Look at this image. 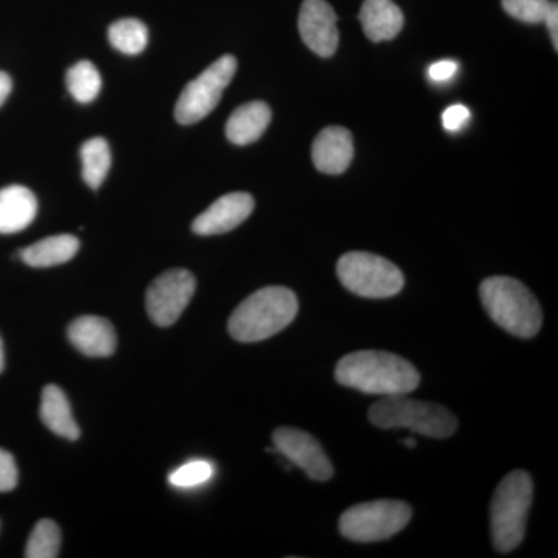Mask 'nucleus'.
Wrapping results in <instances>:
<instances>
[{
	"label": "nucleus",
	"instance_id": "1",
	"mask_svg": "<svg viewBox=\"0 0 558 558\" xmlns=\"http://www.w3.org/2000/svg\"><path fill=\"white\" fill-rule=\"evenodd\" d=\"M336 380L365 395H409L421 384V374L400 355L385 351H357L337 363Z\"/></svg>",
	"mask_w": 558,
	"mask_h": 558
},
{
	"label": "nucleus",
	"instance_id": "2",
	"mask_svg": "<svg viewBox=\"0 0 558 558\" xmlns=\"http://www.w3.org/2000/svg\"><path fill=\"white\" fill-rule=\"evenodd\" d=\"M295 293L281 286L259 289L242 301L229 319V332L242 343H255L277 336L299 314Z\"/></svg>",
	"mask_w": 558,
	"mask_h": 558
},
{
	"label": "nucleus",
	"instance_id": "3",
	"mask_svg": "<svg viewBox=\"0 0 558 558\" xmlns=\"http://www.w3.org/2000/svg\"><path fill=\"white\" fill-rule=\"evenodd\" d=\"M481 301L488 317L512 336L531 339L543 325V312L531 290L519 279L492 277L480 288Z\"/></svg>",
	"mask_w": 558,
	"mask_h": 558
},
{
	"label": "nucleus",
	"instance_id": "4",
	"mask_svg": "<svg viewBox=\"0 0 558 558\" xmlns=\"http://www.w3.org/2000/svg\"><path fill=\"white\" fill-rule=\"evenodd\" d=\"M534 483L523 470L510 472L495 490L490 508L492 539L498 553L519 548L526 534Z\"/></svg>",
	"mask_w": 558,
	"mask_h": 558
},
{
	"label": "nucleus",
	"instance_id": "5",
	"mask_svg": "<svg viewBox=\"0 0 558 558\" xmlns=\"http://www.w3.org/2000/svg\"><path fill=\"white\" fill-rule=\"evenodd\" d=\"M368 417L379 428H407L436 439L449 438L458 429L457 417L446 407L410 399L405 395L380 399L371 407Z\"/></svg>",
	"mask_w": 558,
	"mask_h": 558
},
{
	"label": "nucleus",
	"instance_id": "6",
	"mask_svg": "<svg viewBox=\"0 0 558 558\" xmlns=\"http://www.w3.org/2000/svg\"><path fill=\"white\" fill-rule=\"evenodd\" d=\"M341 284L363 299H389L405 286L402 271L391 260L368 252H349L337 264Z\"/></svg>",
	"mask_w": 558,
	"mask_h": 558
},
{
	"label": "nucleus",
	"instance_id": "7",
	"mask_svg": "<svg viewBox=\"0 0 558 558\" xmlns=\"http://www.w3.org/2000/svg\"><path fill=\"white\" fill-rule=\"evenodd\" d=\"M413 510L398 499L362 502L340 517V534L352 542H384L399 534L410 523Z\"/></svg>",
	"mask_w": 558,
	"mask_h": 558
},
{
	"label": "nucleus",
	"instance_id": "8",
	"mask_svg": "<svg viewBox=\"0 0 558 558\" xmlns=\"http://www.w3.org/2000/svg\"><path fill=\"white\" fill-rule=\"evenodd\" d=\"M236 69V58L226 54L213 62L196 80L186 84L175 105V120L189 126L208 117L219 105L223 90L229 87Z\"/></svg>",
	"mask_w": 558,
	"mask_h": 558
},
{
	"label": "nucleus",
	"instance_id": "9",
	"mask_svg": "<svg viewBox=\"0 0 558 558\" xmlns=\"http://www.w3.org/2000/svg\"><path fill=\"white\" fill-rule=\"evenodd\" d=\"M196 290V278L185 269H172L154 279L146 292V311L160 328L174 325L189 307Z\"/></svg>",
	"mask_w": 558,
	"mask_h": 558
},
{
	"label": "nucleus",
	"instance_id": "10",
	"mask_svg": "<svg viewBox=\"0 0 558 558\" xmlns=\"http://www.w3.org/2000/svg\"><path fill=\"white\" fill-rule=\"evenodd\" d=\"M271 440L278 453L303 470L311 480L325 483L332 478V462L322 444L310 433L299 428L279 427L275 429Z\"/></svg>",
	"mask_w": 558,
	"mask_h": 558
},
{
	"label": "nucleus",
	"instance_id": "11",
	"mask_svg": "<svg viewBox=\"0 0 558 558\" xmlns=\"http://www.w3.org/2000/svg\"><path fill=\"white\" fill-rule=\"evenodd\" d=\"M299 28L304 44L318 57L329 58L339 47L337 14L326 0H304Z\"/></svg>",
	"mask_w": 558,
	"mask_h": 558
},
{
	"label": "nucleus",
	"instance_id": "12",
	"mask_svg": "<svg viewBox=\"0 0 558 558\" xmlns=\"http://www.w3.org/2000/svg\"><path fill=\"white\" fill-rule=\"evenodd\" d=\"M255 209V199L248 193H230L213 202L202 215L194 219V233L199 236L229 233L240 227Z\"/></svg>",
	"mask_w": 558,
	"mask_h": 558
},
{
	"label": "nucleus",
	"instance_id": "13",
	"mask_svg": "<svg viewBox=\"0 0 558 558\" xmlns=\"http://www.w3.org/2000/svg\"><path fill=\"white\" fill-rule=\"evenodd\" d=\"M70 343L87 357H110L117 349V333L108 319L84 315L70 323Z\"/></svg>",
	"mask_w": 558,
	"mask_h": 558
},
{
	"label": "nucleus",
	"instance_id": "14",
	"mask_svg": "<svg viewBox=\"0 0 558 558\" xmlns=\"http://www.w3.org/2000/svg\"><path fill=\"white\" fill-rule=\"evenodd\" d=\"M354 157L351 132L341 126H329L319 132L312 146L315 168L325 174H341L348 170Z\"/></svg>",
	"mask_w": 558,
	"mask_h": 558
},
{
	"label": "nucleus",
	"instance_id": "15",
	"mask_svg": "<svg viewBox=\"0 0 558 558\" xmlns=\"http://www.w3.org/2000/svg\"><path fill=\"white\" fill-rule=\"evenodd\" d=\"M38 215V199L22 185L0 190V234L20 233Z\"/></svg>",
	"mask_w": 558,
	"mask_h": 558
},
{
	"label": "nucleus",
	"instance_id": "16",
	"mask_svg": "<svg viewBox=\"0 0 558 558\" xmlns=\"http://www.w3.org/2000/svg\"><path fill=\"white\" fill-rule=\"evenodd\" d=\"M359 20L373 43L395 39L403 27L402 10L392 0H365Z\"/></svg>",
	"mask_w": 558,
	"mask_h": 558
},
{
	"label": "nucleus",
	"instance_id": "17",
	"mask_svg": "<svg viewBox=\"0 0 558 558\" xmlns=\"http://www.w3.org/2000/svg\"><path fill=\"white\" fill-rule=\"evenodd\" d=\"M271 110L266 102L252 101L242 105L227 121L226 134L234 145L245 146L255 143L269 128Z\"/></svg>",
	"mask_w": 558,
	"mask_h": 558
},
{
	"label": "nucleus",
	"instance_id": "18",
	"mask_svg": "<svg viewBox=\"0 0 558 558\" xmlns=\"http://www.w3.org/2000/svg\"><path fill=\"white\" fill-rule=\"evenodd\" d=\"M39 414L46 427L54 435L69 440L80 438V427L73 417L69 400L57 385H47L44 388Z\"/></svg>",
	"mask_w": 558,
	"mask_h": 558
},
{
	"label": "nucleus",
	"instance_id": "19",
	"mask_svg": "<svg viewBox=\"0 0 558 558\" xmlns=\"http://www.w3.org/2000/svg\"><path fill=\"white\" fill-rule=\"evenodd\" d=\"M80 241L73 234H57L22 248L20 258L35 269L60 266L69 263L78 253Z\"/></svg>",
	"mask_w": 558,
	"mask_h": 558
},
{
	"label": "nucleus",
	"instance_id": "20",
	"mask_svg": "<svg viewBox=\"0 0 558 558\" xmlns=\"http://www.w3.org/2000/svg\"><path fill=\"white\" fill-rule=\"evenodd\" d=\"M83 163V179L92 190H98L105 183L112 163L109 143L105 138L86 140L80 150Z\"/></svg>",
	"mask_w": 558,
	"mask_h": 558
},
{
	"label": "nucleus",
	"instance_id": "21",
	"mask_svg": "<svg viewBox=\"0 0 558 558\" xmlns=\"http://www.w3.org/2000/svg\"><path fill=\"white\" fill-rule=\"evenodd\" d=\"M109 43L124 54H138L148 46V27L142 21L128 17L113 22L109 27Z\"/></svg>",
	"mask_w": 558,
	"mask_h": 558
},
{
	"label": "nucleus",
	"instance_id": "22",
	"mask_svg": "<svg viewBox=\"0 0 558 558\" xmlns=\"http://www.w3.org/2000/svg\"><path fill=\"white\" fill-rule=\"evenodd\" d=\"M70 95L83 105H89L100 95L102 80L98 69L90 61H80L69 69L65 76Z\"/></svg>",
	"mask_w": 558,
	"mask_h": 558
},
{
	"label": "nucleus",
	"instance_id": "23",
	"mask_svg": "<svg viewBox=\"0 0 558 558\" xmlns=\"http://www.w3.org/2000/svg\"><path fill=\"white\" fill-rule=\"evenodd\" d=\"M61 532L51 520H40L33 529L25 548L27 558H57L60 554Z\"/></svg>",
	"mask_w": 558,
	"mask_h": 558
},
{
	"label": "nucleus",
	"instance_id": "24",
	"mask_svg": "<svg viewBox=\"0 0 558 558\" xmlns=\"http://www.w3.org/2000/svg\"><path fill=\"white\" fill-rule=\"evenodd\" d=\"M213 475H215V468L211 462L196 459L175 469L170 475V484L179 488L197 487L208 483Z\"/></svg>",
	"mask_w": 558,
	"mask_h": 558
},
{
	"label": "nucleus",
	"instance_id": "25",
	"mask_svg": "<svg viewBox=\"0 0 558 558\" xmlns=\"http://www.w3.org/2000/svg\"><path fill=\"white\" fill-rule=\"evenodd\" d=\"M550 0H502V9L510 16L526 24H539L548 16Z\"/></svg>",
	"mask_w": 558,
	"mask_h": 558
},
{
	"label": "nucleus",
	"instance_id": "26",
	"mask_svg": "<svg viewBox=\"0 0 558 558\" xmlns=\"http://www.w3.org/2000/svg\"><path fill=\"white\" fill-rule=\"evenodd\" d=\"M20 473L14 458L7 450L0 449V492H10L17 486Z\"/></svg>",
	"mask_w": 558,
	"mask_h": 558
},
{
	"label": "nucleus",
	"instance_id": "27",
	"mask_svg": "<svg viewBox=\"0 0 558 558\" xmlns=\"http://www.w3.org/2000/svg\"><path fill=\"white\" fill-rule=\"evenodd\" d=\"M470 110L462 105L450 106L442 113V124L447 131L458 132L468 124Z\"/></svg>",
	"mask_w": 558,
	"mask_h": 558
},
{
	"label": "nucleus",
	"instance_id": "28",
	"mask_svg": "<svg viewBox=\"0 0 558 558\" xmlns=\"http://www.w3.org/2000/svg\"><path fill=\"white\" fill-rule=\"evenodd\" d=\"M458 64L454 61H439L435 62V64L429 65L428 69V78L435 81V83H444V81H449L457 75Z\"/></svg>",
	"mask_w": 558,
	"mask_h": 558
},
{
	"label": "nucleus",
	"instance_id": "29",
	"mask_svg": "<svg viewBox=\"0 0 558 558\" xmlns=\"http://www.w3.org/2000/svg\"><path fill=\"white\" fill-rule=\"evenodd\" d=\"M546 25H548V31L550 35V39H553L554 47L556 50L558 49V5L557 2H553V7H550L548 16H546Z\"/></svg>",
	"mask_w": 558,
	"mask_h": 558
},
{
	"label": "nucleus",
	"instance_id": "30",
	"mask_svg": "<svg viewBox=\"0 0 558 558\" xmlns=\"http://www.w3.org/2000/svg\"><path fill=\"white\" fill-rule=\"evenodd\" d=\"M11 89H13V81H11L9 73L0 72V106L10 97Z\"/></svg>",
	"mask_w": 558,
	"mask_h": 558
},
{
	"label": "nucleus",
	"instance_id": "31",
	"mask_svg": "<svg viewBox=\"0 0 558 558\" xmlns=\"http://www.w3.org/2000/svg\"><path fill=\"white\" fill-rule=\"evenodd\" d=\"M3 368H5V357H3V344L0 340V374H2Z\"/></svg>",
	"mask_w": 558,
	"mask_h": 558
},
{
	"label": "nucleus",
	"instance_id": "32",
	"mask_svg": "<svg viewBox=\"0 0 558 558\" xmlns=\"http://www.w3.org/2000/svg\"><path fill=\"white\" fill-rule=\"evenodd\" d=\"M403 444H405L407 447H410V449H414V447L417 446L416 440H414L413 438L403 440Z\"/></svg>",
	"mask_w": 558,
	"mask_h": 558
}]
</instances>
